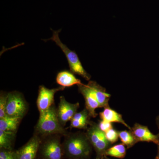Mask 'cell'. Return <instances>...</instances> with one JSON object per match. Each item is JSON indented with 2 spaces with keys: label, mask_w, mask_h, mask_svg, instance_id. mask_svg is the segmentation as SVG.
I'll list each match as a JSON object with an SVG mask.
<instances>
[{
  "label": "cell",
  "mask_w": 159,
  "mask_h": 159,
  "mask_svg": "<svg viewBox=\"0 0 159 159\" xmlns=\"http://www.w3.org/2000/svg\"><path fill=\"white\" fill-rule=\"evenodd\" d=\"M62 143L64 157L68 159H90L93 147L86 132L66 134Z\"/></svg>",
  "instance_id": "6da1fadb"
},
{
  "label": "cell",
  "mask_w": 159,
  "mask_h": 159,
  "mask_svg": "<svg viewBox=\"0 0 159 159\" xmlns=\"http://www.w3.org/2000/svg\"><path fill=\"white\" fill-rule=\"evenodd\" d=\"M35 130L36 134L43 138L55 134L65 135L67 134L59 122L55 104L44 112L39 114Z\"/></svg>",
  "instance_id": "7a4b0ae2"
},
{
  "label": "cell",
  "mask_w": 159,
  "mask_h": 159,
  "mask_svg": "<svg viewBox=\"0 0 159 159\" xmlns=\"http://www.w3.org/2000/svg\"><path fill=\"white\" fill-rule=\"evenodd\" d=\"M51 30L53 31L52 37L49 39H43V40L45 42L49 40H52L54 42L65 54L71 72L73 74L81 76L86 80H89L91 78V75L84 68L77 53L75 51L70 50L66 45L63 43L60 39L59 33L61 31V29L58 31H54L52 29H51Z\"/></svg>",
  "instance_id": "3957f363"
},
{
  "label": "cell",
  "mask_w": 159,
  "mask_h": 159,
  "mask_svg": "<svg viewBox=\"0 0 159 159\" xmlns=\"http://www.w3.org/2000/svg\"><path fill=\"white\" fill-rule=\"evenodd\" d=\"M60 135L55 134L42 139L39 153L41 159H63L64 157Z\"/></svg>",
  "instance_id": "277c9868"
},
{
  "label": "cell",
  "mask_w": 159,
  "mask_h": 159,
  "mask_svg": "<svg viewBox=\"0 0 159 159\" xmlns=\"http://www.w3.org/2000/svg\"><path fill=\"white\" fill-rule=\"evenodd\" d=\"M86 130V134L96 153V159L105 156L106 151L111 146L105 133L100 129L98 124L92 122Z\"/></svg>",
  "instance_id": "5b68a950"
},
{
  "label": "cell",
  "mask_w": 159,
  "mask_h": 159,
  "mask_svg": "<svg viewBox=\"0 0 159 159\" xmlns=\"http://www.w3.org/2000/svg\"><path fill=\"white\" fill-rule=\"evenodd\" d=\"M29 110V105L22 93L17 91L8 93L6 107L8 116L23 119Z\"/></svg>",
  "instance_id": "8992f818"
},
{
  "label": "cell",
  "mask_w": 159,
  "mask_h": 159,
  "mask_svg": "<svg viewBox=\"0 0 159 159\" xmlns=\"http://www.w3.org/2000/svg\"><path fill=\"white\" fill-rule=\"evenodd\" d=\"M65 88L60 86L57 88L49 89L44 85L39 86L37 99V108L39 114L44 112L54 104L55 94L57 92L64 90Z\"/></svg>",
  "instance_id": "52a82bcc"
},
{
  "label": "cell",
  "mask_w": 159,
  "mask_h": 159,
  "mask_svg": "<svg viewBox=\"0 0 159 159\" xmlns=\"http://www.w3.org/2000/svg\"><path fill=\"white\" fill-rule=\"evenodd\" d=\"M42 139L35 134L29 141L17 150H15L16 159H36Z\"/></svg>",
  "instance_id": "ba28073f"
},
{
  "label": "cell",
  "mask_w": 159,
  "mask_h": 159,
  "mask_svg": "<svg viewBox=\"0 0 159 159\" xmlns=\"http://www.w3.org/2000/svg\"><path fill=\"white\" fill-rule=\"evenodd\" d=\"M79 106L78 102L70 103L68 102L63 96L60 97L59 104L57 108V115L59 122L63 126H64L67 122L71 121L77 113Z\"/></svg>",
  "instance_id": "9c48e42d"
},
{
  "label": "cell",
  "mask_w": 159,
  "mask_h": 159,
  "mask_svg": "<svg viewBox=\"0 0 159 159\" xmlns=\"http://www.w3.org/2000/svg\"><path fill=\"white\" fill-rule=\"evenodd\" d=\"M130 130L138 142H152L157 145L159 144V134H152L147 126L137 123Z\"/></svg>",
  "instance_id": "30bf717a"
},
{
  "label": "cell",
  "mask_w": 159,
  "mask_h": 159,
  "mask_svg": "<svg viewBox=\"0 0 159 159\" xmlns=\"http://www.w3.org/2000/svg\"><path fill=\"white\" fill-rule=\"evenodd\" d=\"M77 86L79 93L82 94L85 99V108L88 111L91 117L96 118L97 116L96 109L100 107L99 102L87 84H82Z\"/></svg>",
  "instance_id": "8fae6325"
},
{
  "label": "cell",
  "mask_w": 159,
  "mask_h": 159,
  "mask_svg": "<svg viewBox=\"0 0 159 159\" xmlns=\"http://www.w3.org/2000/svg\"><path fill=\"white\" fill-rule=\"evenodd\" d=\"M87 85L99 102L100 108L109 107V101L111 95L107 93L104 88L94 81H89Z\"/></svg>",
  "instance_id": "7c38bea8"
},
{
  "label": "cell",
  "mask_w": 159,
  "mask_h": 159,
  "mask_svg": "<svg viewBox=\"0 0 159 159\" xmlns=\"http://www.w3.org/2000/svg\"><path fill=\"white\" fill-rule=\"evenodd\" d=\"M91 116L88 111L84 108L75 114L70 121V128L87 129L91 123Z\"/></svg>",
  "instance_id": "4fadbf2b"
},
{
  "label": "cell",
  "mask_w": 159,
  "mask_h": 159,
  "mask_svg": "<svg viewBox=\"0 0 159 159\" xmlns=\"http://www.w3.org/2000/svg\"><path fill=\"white\" fill-rule=\"evenodd\" d=\"M74 74L68 71H61L57 74L56 82L61 86L65 88L82 84L81 80L75 77Z\"/></svg>",
  "instance_id": "5bb4252c"
},
{
  "label": "cell",
  "mask_w": 159,
  "mask_h": 159,
  "mask_svg": "<svg viewBox=\"0 0 159 159\" xmlns=\"http://www.w3.org/2000/svg\"><path fill=\"white\" fill-rule=\"evenodd\" d=\"M100 119L101 120L107 121L111 122H118L122 124L129 130L131 129V128L125 122L121 114H119L114 110L111 109L109 107H105L102 111L99 113Z\"/></svg>",
  "instance_id": "9a60e30c"
},
{
  "label": "cell",
  "mask_w": 159,
  "mask_h": 159,
  "mask_svg": "<svg viewBox=\"0 0 159 159\" xmlns=\"http://www.w3.org/2000/svg\"><path fill=\"white\" fill-rule=\"evenodd\" d=\"M22 118L7 116L0 119V130L16 133Z\"/></svg>",
  "instance_id": "2e32d148"
},
{
  "label": "cell",
  "mask_w": 159,
  "mask_h": 159,
  "mask_svg": "<svg viewBox=\"0 0 159 159\" xmlns=\"http://www.w3.org/2000/svg\"><path fill=\"white\" fill-rule=\"evenodd\" d=\"M16 133L0 130V149L13 150Z\"/></svg>",
  "instance_id": "e0dca14e"
},
{
  "label": "cell",
  "mask_w": 159,
  "mask_h": 159,
  "mask_svg": "<svg viewBox=\"0 0 159 159\" xmlns=\"http://www.w3.org/2000/svg\"><path fill=\"white\" fill-rule=\"evenodd\" d=\"M126 154V148L124 144H117L111 146L106 151L105 156H110L117 158L123 159Z\"/></svg>",
  "instance_id": "ac0fdd59"
},
{
  "label": "cell",
  "mask_w": 159,
  "mask_h": 159,
  "mask_svg": "<svg viewBox=\"0 0 159 159\" xmlns=\"http://www.w3.org/2000/svg\"><path fill=\"white\" fill-rule=\"evenodd\" d=\"M119 138L122 144L126 146L127 148L132 147L138 142L130 130L118 131Z\"/></svg>",
  "instance_id": "d6986e66"
},
{
  "label": "cell",
  "mask_w": 159,
  "mask_h": 159,
  "mask_svg": "<svg viewBox=\"0 0 159 159\" xmlns=\"http://www.w3.org/2000/svg\"><path fill=\"white\" fill-rule=\"evenodd\" d=\"M8 93L1 92L0 94V119L7 116L6 113Z\"/></svg>",
  "instance_id": "ffe728a7"
},
{
  "label": "cell",
  "mask_w": 159,
  "mask_h": 159,
  "mask_svg": "<svg viewBox=\"0 0 159 159\" xmlns=\"http://www.w3.org/2000/svg\"><path fill=\"white\" fill-rule=\"evenodd\" d=\"M105 134L107 139L111 145L118 141L119 138V133L118 131L113 128L107 131Z\"/></svg>",
  "instance_id": "44dd1931"
},
{
  "label": "cell",
  "mask_w": 159,
  "mask_h": 159,
  "mask_svg": "<svg viewBox=\"0 0 159 159\" xmlns=\"http://www.w3.org/2000/svg\"><path fill=\"white\" fill-rule=\"evenodd\" d=\"M15 150L0 149V159H16Z\"/></svg>",
  "instance_id": "7402d4cb"
},
{
  "label": "cell",
  "mask_w": 159,
  "mask_h": 159,
  "mask_svg": "<svg viewBox=\"0 0 159 159\" xmlns=\"http://www.w3.org/2000/svg\"><path fill=\"white\" fill-rule=\"evenodd\" d=\"M98 125L100 129L104 133L109 129L113 128L112 123L104 120H101V121H99Z\"/></svg>",
  "instance_id": "603a6c76"
},
{
  "label": "cell",
  "mask_w": 159,
  "mask_h": 159,
  "mask_svg": "<svg viewBox=\"0 0 159 159\" xmlns=\"http://www.w3.org/2000/svg\"><path fill=\"white\" fill-rule=\"evenodd\" d=\"M156 121V124L157 125L158 128L159 129V115L157 117ZM158 134H159V132Z\"/></svg>",
  "instance_id": "cb8c5ba5"
},
{
  "label": "cell",
  "mask_w": 159,
  "mask_h": 159,
  "mask_svg": "<svg viewBox=\"0 0 159 159\" xmlns=\"http://www.w3.org/2000/svg\"><path fill=\"white\" fill-rule=\"evenodd\" d=\"M98 159H110L107 156H104L100 158H99Z\"/></svg>",
  "instance_id": "d4e9b609"
},
{
  "label": "cell",
  "mask_w": 159,
  "mask_h": 159,
  "mask_svg": "<svg viewBox=\"0 0 159 159\" xmlns=\"http://www.w3.org/2000/svg\"><path fill=\"white\" fill-rule=\"evenodd\" d=\"M157 157L159 158V144L157 145Z\"/></svg>",
  "instance_id": "484cf974"
},
{
  "label": "cell",
  "mask_w": 159,
  "mask_h": 159,
  "mask_svg": "<svg viewBox=\"0 0 159 159\" xmlns=\"http://www.w3.org/2000/svg\"><path fill=\"white\" fill-rule=\"evenodd\" d=\"M155 159H159V157H156Z\"/></svg>",
  "instance_id": "4316f807"
}]
</instances>
